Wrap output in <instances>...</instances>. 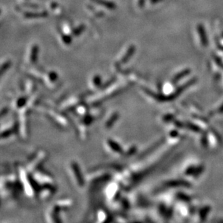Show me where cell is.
<instances>
[{
  "label": "cell",
  "mask_w": 223,
  "mask_h": 223,
  "mask_svg": "<svg viewBox=\"0 0 223 223\" xmlns=\"http://www.w3.org/2000/svg\"><path fill=\"white\" fill-rule=\"evenodd\" d=\"M161 1H162V0H150L151 2L153 3V4L158 3V2H161Z\"/></svg>",
  "instance_id": "5b68a950"
},
{
  "label": "cell",
  "mask_w": 223,
  "mask_h": 223,
  "mask_svg": "<svg viewBox=\"0 0 223 223\" xmlns=\"http://www.w3.org/2000/svg\"><path fill=\"white\" fill-rule=\"evenodd\" d=\"M145 1L146 0H138V6H139L140 7H143L144 6V4H145Z\"/></svg>",
  "instance_id": "277c9868"
},
{
  "label": "cell",
  "mask_w": 223,
  "mask_h": 223,
  "mask_svg": "<svg viewBox=\"0 0 223 223\" xmlns=\"http://www.w3.org/2000/svg\"><path fill=\"white\" fill-rule=\"evenodd\" d=\"M94 2L97 4L99 5H102L103 7L107 8L109 10H115L117 7L115 2L110 1H107V0H92Z\"/></svg>",
  "instance_id": "6da1fadb"
},
{
  "label": "cell",
  "mask_w": 223,
  "mask_h": 223,
  "mask_svg": "<svg viewBox=\"0 0 223 223\" xmlns=\"http://www.w3.org/2000/svg\"><path fill=\"white\" fill-rule=\"evenodd\" d=\"M198 31H199V33L201 36V43H203V45H206L207 44V38H206V35L204 33V30L203 27L201 26H198Z\"/></svg>",
  "instance_id": "3957f363"
},
{
  "label": "cell",
  "mask_w": 223,
  "mask_h": 223,
  "mask_svg": "<svg viewBox=\"0 0 223 223\" xmlns=\"http://www.w3.org/2000/svg\"><path fill=\"white\" fill-rule=\"evenodd\" d=\"M135 50H136V47L134 46H130L129 48H128V50L127 51V52H126L125 55L124 56V57L123 59H122V62L124 63V62H126L131 57V56L133 54L134 52H135Z\"/></svg>",
  "instance_id": "7a4b0ae2"
}]
</instances>
